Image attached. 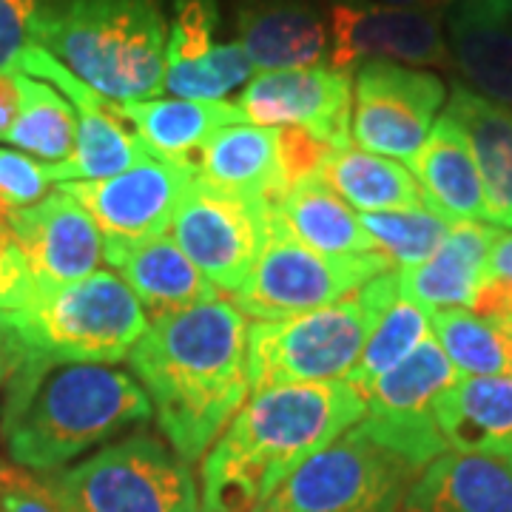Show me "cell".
<instances>
[{
    "mask_svg": "<svg viewBox=\"0 0 512 512\" xmlns=\"http://www.w3.org/2000/svg\"><path fill=\"white\" fill-rule=\"evenodd\" d=\"M276 211L293 237L319 254H376L359 217L319 174L293 185Z\"/></svg>",
    "mask_w": 512,
    "mask_h": 512,
    "instance_id": "4316f807",
    "label": "cell"
},
{
    "mask_svg": "<svg viewBox=\"0 0 512 512\" xmlns=\"http://www.w3.org/2000/svg\"><path fill=\"white\" fill-rule=\"evenodd\" d=\"M20 111L9 140L23 154L40 157L43 163H63L74 151L77 111L55 86L18 72Z\"/></svg>",
    "mask_w": 512,
    "mask_h": 512,
    "instance_id": "f546056e",
    "label": "cell"
},
{
    "mask_svg": "<svg viewBox=\"0 0 512 512\" xmlns=\"http://www.w3.org/2000/svg\"><path fill=\"white\" fill-rule=\"evenodd\" d=\"M154 416L143 384L120 367L26 350L6 379L0 439L29 473H55Z\"/></svg>",
    "mask_w": 512,
    "mask_h": 512,
    "instance_id": "3957f363",
    "label": "cell"
},
{
    "mask_svg": "<svg viewBox=\"0 0 512 512\" xmlns=\"http://www.w3.org/2000/svg\"><path fill=\"white\" fill-rule=\"evenodd\" d=\"M188 160L197 177L259 205L279 208L288 194L279 171V128L254 123L225 126Z\"/></svg>",
    "mask_w": 512,
    "mask_h": 512,
    "instance_id": "d6986e66",
    "label": "cell"
},
{
    "mask_svg": "<svg viewBox=\"0 0 512 512\" xmlns=\"http://www.w3.org/2000/svg\"><path fill=\"white\" fill-rule=\"evenodd\" d=\"M35 293V279L20 245L0 248V311H18Z\"/></svg>",
    "mask_w": 512,
    "mask_h": 512,
    "instance_id": "f35d334b",
    "label": "cell"
},
{
    "mask_svg": "<svg viewBox=\"0 0 512 512\" xmlns=\"http://www.w3.org/2000/svg\"><path fill=\"white\" fill-rule=\"evenodd\" d=\"M49 163H37L32 154L0 148V200L9 208H29L49 194Z\"/></svg>",
    "mask_w": 512,
    "mask_h": 512,
    "instance_id": "e575fe53",
    "label": "cell"
},
{
    "mask_svg": "<svg viewBox=\"0 0 512 512\" xmlns=\"http://www.w3.org/2000/svg\"><path fill=\"white\" fill-rule=\"evenodd\" d=\"M487 271L504 276V279L512 282V231H498L493 248H490Z\"/></svg>",
    "mask_w": 512,
    "mask_h": 512,
    "instance_id": "b9f144b4",
    "label": "cell"
},
{
    "mask_svg": "<svg viewBox=\"0 0 512 512\" xmlns=\"http://www.w3.org/2000/svg\"><path fill=\"white\" fill-rule=\"evenodd\" d=\"M330 151L333 148L328 143L316 140L305 128H279V171H282L285 191H291L296 183H302V180H308L313 174H319V168L328 160Z\"/></svg>",
    "mask_w": 512,
    "mask_h": 512,
    "instance_id": "d590c367",
    "label": "cell"
},
{
    "mask_svg": "<svg viewBox=\"0 0 512 512\" xmlns=\"http://www.w3.org/2000/svg\"><path fill=\"white\" fill-rule=\"evenodd\" d=\"M444 111L470 140L484 188L487 222L512 228V109L456 83Z\"/></svg>",
    "mask_w": 512,
    "mask_h": 512,
    "instance_id": "d4e9b609",
    "label": "cell"
},
{
    "mask_svg": "<svg viewBox=\"0 0 512 512\" xmlns=\"http://www.w3.org/2000/svg\"><path fill=\"white\" fill-rule=\"evenodd\" d=\"M319 177L362 214L424 208L421 188L410 168L362 148H333L319 168Z\"/></svg>",
    "mask_w": 512,
    "mask_h": 512,
    "instance_id": "83f0119b",
    "label": "cell"
},
{
    "mask_svg": "<svg viewBox=\"0 0 512 512\" xmlns=\"http://www.w3.org/2000/svg\"><path fill=\"white\" fill-rule=\"evenodd\" d=\"M254 66L237 43H220L200 60L168 63L163 74V92L183 100H222L225 94L248 83Z\"/></svg>",
    "mask_w": 512,
    "mask_h": 512,
    "instance_id": "d6a6232c",
    "label": "cell"
},
{
    "mask_svg": "<svg viewBox=\"0 0 512 512\" xmlns=\"http://www.w3.org/2000/svg\"><path fill=\"white\" fill-rule=\"evenodd\" d=\"M424 467L353 424L251 512H396Z\"/></svg>",
    "mask_w": 512,
    "mask_h": 512,
    "instance_id": "52a82bcc",
    "label": "cell"
},
{
    "mask_svg": "<svg viewBox=\"0 0 512 512\" xmlns=\"http://www.w3.org/2000/svg\"><path fill=\"white\" fill-rule=\"evenodd\" d=\"M0 512H66L49 487V478L0 464Z\"/></svg>",
    "mask_w": 512,
    "mask_h": 512,
    "instance_id": "74e56055",
    "label": "cell"
},
{
    "mask_svg": "<svg viewBox=\"0 0 512 512\" xmlns=\"http://www.w3.org/2000/svg\"><path fill=\"white\" fill-rule=\"evenodd\" d=\"M217 26H220L217 0H174V20L165 37V66L208 55L214 49Z\"/></svg>",
    "mask_w": 512,
    "mask_h": 512,
    "instance_id": "836d02e7",
    "label": "cell"
},
{
    "mask_svg": "<svg viewBox=\"0 0 512 512\" xmlns=\"http://www.w3.org/2000/svg\"><path fill=\"white\" fill-rule=\"evenodd\" d=\"M490 6L504 12V15H512V0H490Z\"/></svg>",
    "mask_w": 512,
    "mask_h": 512,
    "instance_id": "f6af8a7d",
    "label": "cell"
},
{
    "mask_svg": "<svg viewBox=\"0 0 512 512\" xmlns=\"http://www.w3.org/2000/svg\"><path fill=\"white\" fill-rule=\"evenodd\" d=\"M461 379L436 339H424L402 365L367 387V413L359 421L373 439L427 467L447 447L436 427L439 396Z\"/></svg>",
    "mask_w": 512,
    "mask_h": 512,
    "instance_id": "7c38bea8",
    "label": "cell"
},
{
    "mask_svg": "<svg viewBox=\"0 0 512 512\" xmlns=\"http://www.w3.org/2000/svg\"><path fill=\"white\" fill-rule=\"evenodd\" d=\"M495 237L498 225L490 222H453L436 254L399 271V291L427 311L470 308Z\"/></svg>",
    "mask_w": 512,
    "mask_h": 512,
    "instance_id": "cb8c5ba5",
    "label": "cell"
},
{
    "mask_svg": "<svg viewBox=\"0 0 512 512\" xmlns=\"http://www.w3.org/2000/svg\"><path fill=\"white\" fill-rule=\"evenodd\" d=\"M436 427L447 450L512 467V376H461L436 402Z\"/></svg>",
    "mask_w": 512,
    "mask_h": 512,
    "instance_id": "ffe728a7",
    "label": "cell"
},
{
    "mask_svg": "<svg viewBox=\"0 0 512 512\" xmlns=\"http://www.w3.org/2000/svg\"><path fill=\"white\" fill-rule=\"evenodd\" d=\"M234 103L245 114V123L296 126L330 148L353 146V74L348 72H336L330 66L259 72Z\"/></svg>",
    "mask_w": 512,
    "mask_h": 512,
    "instance_id": "5bb4252c",
    "label": "cell"
},
{
    "mask_svg": "<svg viewBox=\"0 0 512 512\" xmlns=\"http://www.w3.org/2000/svg\"><path fill=\"white\" fill-rule=\"evenodd\" d=\"M12 214H15V208H9L6 202L0 200V248L18 245V239H15V225H12Z\"/></svg>",
    "mask_w": 512,
    "mask_h": 512,
    "instance_id": "ee69618b",
    "label": "cell"
},
{
    "mask_svg": "<svg viewBox=\"0 0 512 512\" xmlns=\"http://www.w3.org/2000/svg\"><path fill=\"white\" fill-rule=\"evenodd\" d=\"M15 239L29 262L35 291H55L97 274L106 259V237L86 208L57 188L12 214Z\"/></svg>",
    "mask_w": 512,
    "mask_h": 512,
    "instance_id": "2e32d148",
    "label": "cell"
},
{
    "mask_svg": "<svg viewBox=\"0 0 512 512\" xmlns=\"http://www.w3.org/2000/svg\"><path fill=\"white\" fill-rule=\"evenodd\" d=\"M245 348V313L217 296L154 319L128 353L163 436L185 464L208 453L251 393Z\"/></svg>",
    "mask_w": 512,
    "mask_h": 512,
    "instance_id": "6da1fadb",
    "label": "cell"
},
{
    "mask_svg": "<svg viewBox=\"0 0 512 512\" xmlns=\"http://www.w3.org/2000/svg\"><path fill=\"white\" fill-rule=\"evenodd\" d=\"M237 29L254 72L319 66L330 52L328 23L308 0H245Z\"/></svg>",
    "mask_w": 512,
    "mask_h": 512,
    "instance_id": "e0dca14e",
    "label": "cell"
},
{
    "mask_svg": "<svg viewBox=\"0 0 512 512\" xmlns=\"http://www.w3.org/2000/svg\"><path fill=\"white\" fill-rule=\"evenodd\" d=\"M387 271H396V265L382 251L350 256L313 251L293 237L274 208L268 217L265 248L248 282L231 296V302L245 316L276 322L333 305Z\"/></svg>",
    "mask_w": 512,
    "mask_h": 512,
    "instance_id": "9c48e42d",
    "label": "cell"
},
{
    "mask_svg": "<svg viewBox=\"0 0 512 512\" xmlns=\"http://www.w3.org/2000/svg\"><path fill=\"white\" fill-rule=\"evenodd\" d=\"M447 86L439 74L393 60H367L353 74V143L390 160L413 163L424 146Z\"/></svg>",
    "mask_w": 512,
    "mask_h": 512,
    "instance_id": "8fae6325",
    "label": "cell"
},
{
    "mask_svg": "<svg viewBox=\"0 0 512 512\" xmlns=\"http://www.w3.org/2000/svg\"><path fill=\"white\" fill-rule=\"evenodd\" d=\"M194 177L191 160L151 157L106 180H77L60 188L86 208L103 237L131 242L163 237Z\"/></svg>",
    "mask_w": 512,
    "mask_h": 512,
    "instance_id": "9a60e30c",
    "label": "cell"
},
{
    "mask_svg": "<svg viewBox=\"0 0 512 512\" xmlns=\"http://www.w3.org/2000/svg\"><path fill=\"white\" fill-rule=\"evenodd\" d=\"M365 413V396L345 379L251 393L202 456L200 512H251Z\"/></svg>",
    "mask_w": 512,
    "mask_h": 512,
    "instance_id": "7a4b0ae2",
    "label": "cell"
},
{
    "mask_svg": "<svg viewBox=\"0 0 512 512\" xmlns=\"http://www.w3.org/2000/svg\"><path fill=\"white\" fill-rule=\"evenodd\" d=\"M168 23L160 0H40L35 46L114 103L163 92Z\"/></svg>",
    "mask_w": 512,
    "mask_h": 512,
    "instance_id": "277c9868",
    "label": "cell"
},
{
    "mask_svg": "<svg viewBox=\"0 0 512 512\" xmlns=\"http://www.w3.org/2000/svg\"><path fill=\"white\" fill-rule=\"evenodd\" d=\"M20 111L18 69L0 72V140H9V131L15 126Z\"/></svg>",
    "mask_w": 512,
    "mask_h": 512,
    "instance_id": "60d3db41",
    "label": "cell"
},
{
    "mask_svg": "<svg viewBox=\"0 0 512 512\" xmlns=\"http://www.w3.org/2000/svg\"><path fill=\"white\" fill-rule=\"evenodd\" d=\"M114 111L160 160H188L214 131L245 123L234 100H128Z\"/></svg>",
    "mask_w": 512,
    "mask_h": 512,
    "instance_id": "484cf974",
    "label": "cell"
},
{
    "mask_svg": "<svg viewBox=\"0 0 512 512\" xmlns=\"http://www.w3.org/2000/svg\"><path fill=\"white\" fill-rule=\"evenodd\" d=\"M384 6H402V9H424V12H439L447 15V9L456 3V0H376Z\"/></svg>",
    "mask_w": 512,
    "mask_h": 512,
    "instance_id": "7bdbcfd3",
    "label": "cell"
},
{
    "mask_svg": "<svg viewBox=\"0 0 512 512\" xmlns=\"http://www.w3.org/2000/svg\"><path fill=\"white\" fill-rule=\"evenodd\" d=\"M274 208L194 177L171 217V239L217 291H242L268 239Z\"/></svg>",
    "mask_w": 512,
    "mask_h": 512,
    "instance_id": "30bf717a",
    "label": "cell"
},
{
    "mask_svg": "<svg viewBox=\"0 0 512 512\" xmlns=\"http://www.w3.org/2000/svg\"><path fill=\"white\" fill-rule=\"evenodd\" d=\"M26 350L74 362H120L148 330V313L126 282L97 271L55 291H35L9 311Z\"/></svg>",
    "mask_w": 512,
    "mask_h": 512,
    "instance_id": "8992f818",
    "label": "cell"
},
{
    "mask_svg": "<svg viewBox=\"0 0 512 512\" xmlns=\"http://www.w3.org/2000/svg\"><path fill=\"white\" fill-rule=\"evenodd\" d=\"M66 512H200V490L163 441L134 433L49 478Z\"/></svg>",
    "mask_w": 512,
    "mask_h": 512,
    "instance_id": "ba28073f",
    "label": "cell"
},
{
    "mask_svg": "<svg viewBox=\"0 0 512 512\" xmlns=\"http://www.w3.org/2000/svg\"><path fill=\"white\" fill-rule=\"evenodd\" d=\"M359 222L367 231V237L376 242V251L390 256L399 271L430 259L450 231V222H444L427 208L370 211V214H362Z\"/></svg>",
    "mask_w": 512,
    "mask_h": 512,
    "instance_id": "1f68e13d",
    "label": "cell"
},
{
    "mask_svg": "<svg viewBox=\"0 0 512 512\" xmlns=\"http://www.w3.org/2000/svg\"><path fill=\"white\" fill-rule=\"evenodd\" d=\"M399 268L379 274L345 299L276 322L248 325L245 373L251 393L282 384L348 379L373 325L396 299Z\"/></svg>",
    "mask_w": 512,
    "mask_h": 512,
    "instance_id": "5b68a950",
    "label": "cell"
},
{
    "mask_svg": "<svg viewBox=\"0 0 512 512\" xmlns=\"http://www.w3.org/2000/svg\"><path fill=\"white\" fill-rule=\"evenodd\" d=\"M430 330L461 376H512V325L467 308L430 311Z\"/></svg>",
    "mask_w": 512,
    "mask_h": 512,
    "instance_id": "f1b7e54d",
    "label": "cell"
},
{
    "mask_svg": "<svg viewBox=\"0 0 512 512\" xmlns=\"http://www.w3.org/2000/svg\"><path fill=\"white\" fill-rule=\"evenodd\" d=\"M396 512H512V467L444 450L410 484Z\"/></svg>",
    "mask_w": 512,
    "mask_h": 512,
    "instance_id": "603a6c76",
    "label": "cell"
},
{
    "mask_svg": "<svg viewBox=\"0 0 512 512\" xmlns=\"http://www.w3.org/2000/svg\"><path fill=\"white\" fill-rule=\"evenodd\" d=\"M23 356H26V345L20 342L9 311H0V387L12 376V370L20 365Z\"/></svg>",
    "mask_w": 512,
    "mask_h": 512,
    "instance_id": "ab89813d",
    "label": "cell"
},
{
    "mask_svg": "<svg viewBox=\"0 0 512 512\" xmlns=\"http://www.w3.org/2000/svg\"><path fill=\"white\" fill-rule=\"evenodd\" d=\"M441 20L439 12L384 6L376 0H333L328 20L330 69L350 74L367 60L453 69Z\"/></svg>",
    "mask_w": 512,
    "mask_h": 512,
    "instance_id": "4fadbf2b",
    "label": "cell"
},
{
    "mask_svg": "<svg viewBox=\"0 0 512 512\" xmlns=\"http://www.w3.org/2000/svg\"><path fill=\"white\" fill-rule=\"evenodd\" d=\"M424 339H430V311L399 296L373 325L365 348H362V356L345 382L353 384L365 396L370 384L384 376L387 370L402 365Z\"/></svg>",
    "mask_w": 512,
    "mask_h": 512,
    "instance_id": "4dcf8cb0",
    "label": "cell"
},
{
    "mask_svg": "<svg viewBox=\"0 0 512 512\" xmlns=\"http://www.w3.org/2000/svg\"><path fill=\"white\" fill-rule=\"evenodd\" d=\"M444 35L467 89L512 109V15L493 9L490 0H456Z\"/></svg>",
    "mask_w": 512,
    "mask_h": 512,
    "instance_id": "44dd1931",
    "label": "cell"
},
{
    "mask_svg": "<svg viewBox=\"0 0 512 512\" xmlns=\"http://www.w3.org/2000/svg\"><path fill=\"white\" fill-rule=\"evenodd\" d=\"M106 262L140 299L151 319H160L208 299H217V288L197 271V265L180 251L171 237L106 239Z\"/></svg>",
    "mask_w": 512,
    "mask_h": 512,
    "instance_id": "ac0fdd59",
    "label": "cell"
},
{
    "mask_svg": "<svg viewBox=\"0 0 512 512\" xmlns=\"http://www.w3.org/2000/svg\"><path fill=\"white\" fill-rule=\"evenodd\" d=\"M424 208L444 222H487L484 188L464 128L444 111L413 157Z\"/></svg>",
    "mask_w": 512,
    "mask_h": 512,
    "instance_id": "7402d4cb",
    "label": "cell"
},
{
    "mask_svg": "<svg viewBox=\"0 0 512 512\" xmlns=\"http://www.w3.org/2000/svg\"><path fill=\"white\" fill-rule=\"evenodd\" d=\"M40 0H0V72L18 69L20 55L35 43Z\"/></svg>",
    "mask_w": 512,
    "mask_h": 512,
    "instance_id": "8d00e7d4",
    "label": "cell"
}]
</instances>
